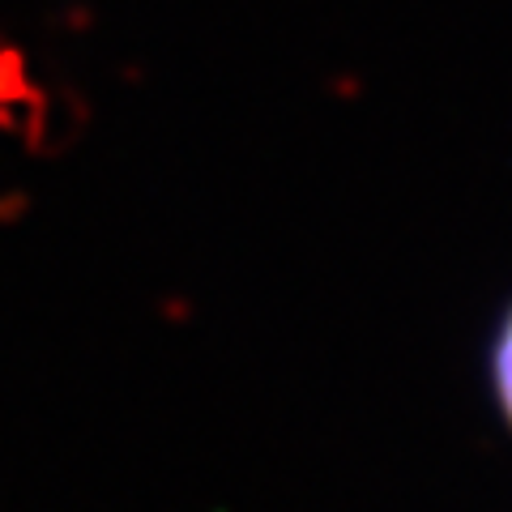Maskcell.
<instances>
[{"mask_svg": "<svg viewBox=\"0 0 512 512\" xmlns=\"http://www.w3.org/2000/svg\"><path fill=\"white\" fill-rule=\"evenodd\" d=\"M487 384H491V397H495V410L512 436V303L500 312L491 329V342H487Z\"/></svg>", "mask_w": 512, "mask_h": 512, "instance_id": "cell-1", "label": "cell"}]
</instances>
